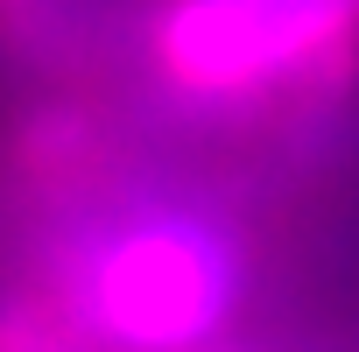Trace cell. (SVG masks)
I'll return each mask as SVG.
<instances>
[{
    "instance_id": "cell-1",
    "label": "cell",
    "mask_w": 359,
    "mask_h": 352,
    "mask_svg": "<svg viewBox=\"0 0 359 352\" xmlns=\"http://www.w3.org/2000/svg\"><path fill=\"white\" fill-rule=\"evenodd\" d=\"M50 296L92 352H212L247 303V254L191 205H127L57 247Z\"/></svg>"
},
{
    "instance_id": "cell-2",
    "label": "cell",
    "mask_w": 359,
    "mask_h": 352,
    "mask_svg": "<svg viewBox=\"0 0 359 352\" xmlns=\"http://www.w3.org/2000/svg\"><path fill=\"white\" fill-rule=\"evenodd\" d=\"M162 85L184 99H261L359 57V0H169L148 29Z\"/></svg>"
},
{
    "instance_id": "cell-3",
    "label": "cell",
    "mask_w": 359,
    "mask_h": 352,
    "mask_svg": "<svg viewBox=\"0 0 359 352\" xmlns=\"http://www.w3.org/2000/svg\"><path fill=\"white\" fill-rule=\"evenodd\" d=\"M106 162V134L85 106H36L15 134H8V169L22 191H43V198H64V191H85Z\"/></svg>"
},
{
    "instance_id": "cell-4",
    "label": "cell",
    "mask_w": 359,
    "mask_h": 352,
    "mask_svg": "<svg viewBox=\"0 0 359 352\" xmlns=\"http://www.w3.org/2000/svg\"><path fill=\"white\" fill-rule=\"evenodd\" d=\"M0 352H92L71 310L50 296V282L0 289Z\"/></svg>"
},
{
    "instance_id": "cell-5",
    "label": "cell",
    "mask_w": 359,
    "mask_h": 352,
    "mask_svg": "<svg viewBox=\"0 0 359 352\" xmlns=\"http://www.w3.org/2000/svg\"><path fill=\"white\" fill-rule=\"evenodd\" d=\"M64 0H0V43L8 50H43L57 36Z\"/></svg>"
}]
</instances>
